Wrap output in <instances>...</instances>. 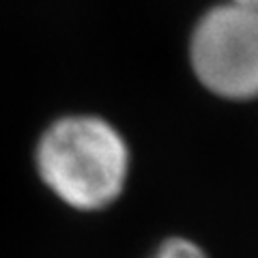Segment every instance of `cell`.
Returning <instances> with one entry per match:
<instances>
[{"instance_id": "obj_1", "label": "cell", "mask_w": 258, "mask_h": 258, "mask_svg": "<svg viewBox=\"0 0 258 258\" xmlns=\"http://www.w3.org/2000/svg\"><path fill=\"white\" fill-rule=\"evenodd\" d=\"M35 159L47 189L78 211H101L116 203L129 174L123 136L95 116L56 120L39 140Z\"/></svg>"}, {"instance_id": "obj_2", "label": "cell", "mask_w": 258, "mask_h": 258, "mask_svg": "<svg viewBox=\"0 0 258 258\" xmlns=\"http://www.w3.org/2000/svg\"><path fill=\"white\" fill-rule=\"evenodd\" d=\"M191 64L209 91L226 99L258 95V13L235 3L211 9L191 37Z\"/></svg>"}, {"instance_id": "obj_3", "label": "cell", "mask_w": 258, "mask_h": 258, "mask_svg": "<svg viewBox=\"0 0 258 258\" xmlns=\"http://www.w3.org/2000/svg\"><path fill=\"white\" fill-rule=\"evenodd\" d=\"M235 5H239V7H245V9H249V11H256L258 13V0H232Z\"/></svg>"}]
</instances>
